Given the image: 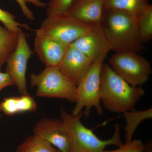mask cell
Wrapping results in <instances>:
<instances>
[{"label": "cell", "instance_id": "obj_19", "mask_svg": "<svg viewBox=\"0 0 152 152\" xmlns=\"http://www.w3.org/2000/svg\"><path fill=\"white\" fill-rule=\"evenodd\" d=\"M138 32L142 44H146L152 38V6L150 4L137 16Z\"/></svg>", "mask_w": 152, "mask_h": 152}, {"label": "cell", "instance_id": "obj_22", "mask_svg": "<svg viewBox=\"0 0 152 152\" xmlns=\"http://www.w3.org/2000/svg\"><path fill=\"white\" fill-rule=\"evenodd\" d=\"M16 1L20 6L23 15L27 19L31 21L35 20V18L32 11L28 7L27 3L32 4L36 7L42 8L47 7V4L41 1L40 0H16Z\"/></svg>", "mask_w": 152, "mask_h": 152}, {"label": "cell", "instance_id": "obj_8", "mask_svg": "<svg viewBox=\"0 0 152 152\" xmlns=\"http://www.w3.org/2000/svg\"><path fill=\"white\" fill-rule=\"evenodd\" d=\"M33 54L25 33L21 31L18 34L16 48L7 61L5 72L10 74L19 93L27 94L26 74L28 62Z\"/></svg>", "mask_w": 152, "mask_h": 152}, {"label": "cell", "instance_id": "obj_1", "mask_svg": "<svg viewBox=\"0 0 152 152\" xmlns=\"http://www.w3.org/2000/svg\"><path fill=\"white\" fill-rule=\"evenodd\" d=\"M104 32L115 53L145 50L139 39L137 17L126 11L109 9L105 10L101 24Z\"/></svg>", "mask_w": 152, "mask_h": 152}, {"label": "cell", "instance_id": "obj_10", "mask_svg": "<svg viewBox=\"0 0 152 152\" xmlns=\"http://www.w3.org/2000/svg\"><path fill=\"white\" fill-rule=\"evenodd\" d=\"M39 136L61 152H69V138L62 119L45 118L38 121L33 129Z\"/></svg>", "mask_w": 152, "mask_h": 152}, {"label": "cell", "instance_id": "obj_5", "mask_svg": "<svg viewBox=\"0 0 152 152\" xmlns=\"http://www.w3.org/2000/svg\"><path fill=\"white\" fill-rule=\"evenodd\" d=\"M97 25L84 23L65 12L47 16L36 34L69 45Z\"/></svg>", "mask_w": 152, "mask_h": 152}, {"label": "cell", "instance_id": "obj_25", "mask_svg": "<svg viewBox=\"0 0 152 152\" xmlns=\"http://www.w3.org/2000/svg\"><path fill=\"white\" fill-rule=\"evenodd\" d=\"M145 152H152V140H150L145 145Z\"/></svg>", "mask_w": 152, "mask_h": 152}, {"label": "cell", "instance_id": "obj_4", "mask_svg": "<svg viewBox=\"0 0 152 152\" xmlns=\"http://www.w3.org/2000/svg\"><path fill=\"white\" fill-rule=\"evenodd\" d=\"M31 87H36V96L64 99L75 103L77 86L58 66L46 67L40 73L30 75Z\"/></svg>", "mask_w": 152, "mask_h": 152}, {"label": "cell", "instance_id": "obj_16", "mask_svg": "<svg viewBox=\"0 0 152 152\" xmlns=\"http://www.w3.org/2000/svg\"><path fill=\"white\" fill-rule=\"evenodd\" d=\"M18 34L0 25V71L16 48Z\"/></svg>", "mask_w": 152, "mask_h": 152}, {"label": "cell", "instance_id": "obj_6", "mask_svg": "<svg viewBox=\"0 0 152 152\" xmlns=\"http://www.w3.org/2000/svg\"><path fill=\"white\" fill-rule=\"evenodd\" d=\"M103 64L94 63L77 86L76 104L72 111V115H78L85 108L84 115L87 119L93 107L99 115L103 114L101 105V75Z\"/></svg>", "mask_w": 152, "mask_h": 152}, {"label": "cell", "instance_id": "obj_18", "mask_svg": "<svg viewBox=\"0 0 152 152\" xmlns=\"http://www.w3.org/2000/svg\"><path fill=\"white\" fill-rule=\"evenodd\" d=\"M15 152H61L48 142L35 134L29 136Z\"/></svg>", "mask_w": 152, "mask_h": 152}, {"label": "cell", "instance_id": "obj_11", "mask_svg": "<svg viewBox=\"0 0 152 152\" xmlns=\"http://www.w3.org/2000/svg\"><path fill=\"white\" fill-rule=\"evenodd\" d=\"M94 64L84 54L69 45L58 67L77 86Z\"/></svg>", "mask_w": 152, "mask_h": 152}, {"label": "cell", "instance_id": "obj_14", "mask_svg": "<svg viewBox=\"0 0 152 152\" xmlns=\"http://www.w3.org/2000/svg\"><path fill=\"white\" fill-rule=\"evenodd\" d=\"M37 105L34 99L29 94L10 97L3 99L0 103V110L5 115L13 116L27 112H34Z\"/></svg>", "mask_w": 152, "mask_h": 152}, {"label": "cell", "instance_id": "obj_9", "mask_svg": "<svg viewBox=\"0 0 152 152\" xmlns=\"http://www.w3.org/2000/svg\"><path fill=\"white\" fill-rule=\"evenodd\" d=\"M84 54L94 63H104L111 46L101 25L94 28L70 44Z\"/></svg>", "mask_w": 152, "mask_h": 152}, {"label": "cell", "instance_id": "obj_7", "mask_svg": "<svg viewBox=\"0 0 152 152\" xmlns=\"http://www.w3.org/2000/svg\"><path fill=\"white\" fill-rule=\"evenodd\" d=\"M108 62L117 75L133 86L146 83L152 72L149 62L136 52L115 53Z\"/></svg>", "mask_w": 152, "mask_h": 152}, {"label": "cell", "instance_id": "obj_15", "mask_svg": "<svg viewBox=\"0 0 152 152\" xmlns=\"http://www.w3.org/2000/svg\"><path fill=\"white\" fill-rule=\"evenodd\" d=\"M123 117L126 121V125L124 128L125 131V142L132 140L133 135L139 125L145 120L151 119V108L143 111L137 110L134 108L130 111L123 113Z\"/></svg>", "mask_w": 152, "mask_h": 152}, {"label": "cell", "instance_id": "obj_13", "mask_svg": "<svg viewBox=\"0 0 152 152\" xmlns=\"http://www.w3.org/2000/svg\"><path fill=\"white\" fill-rule=\"evenodd\" d=\"M67 12L84 23L101 25L105 12L104 0H75Z\"/></svg>", "mask_w": 152, "mask_h": 152}, {"label": "cell", "instance_id": "obj_20", "mask_svg": "<svg viewBox=\"0 0 152 152\" xmlns=\"http://www.w3.org/2000/svg\"><path fill=\"white\" fill-rule=\"evenodd\" d=\"M0 22H1L8 30L14 33L18 34L23 28L31 30L28 25L22 24L16 20L15 17L8 11L4 10L0 8Z\"/></svg>", "mask_w": 152, "mask_h": 152}, {"label": "cell", "instance_id": "obj_21", "mask_svg": "<svg viewBox=\"0 0 152 152\" xmlns=\"http://www.w3.org/2000/svg\"><path fill=\"white\" fill-rule=\"evenodd\" d=\"M75 0H49L47 4V16L65 12Z\"/></svg>", "mask_w": 152, "mask_h": 152}, {"label": "cell", "instance_id": "obj_23", "mask_svg": "<svg viewBox=\"0 0 152 152\" xmlns=\"http://www.w3.org/2000/svg\"><path fill=\"white\" fill-rule=\"evenodd\" d=\"M118 149L103 152H145V145L140 140H132L123 144Z\"/></svg>", "mask_w": 152, "mask_h": 152}, {"label": "cell", "instance_id": "obj_2", "mask_svg": "<svg viewBox=\"0 0 152 152\" xmlns=\"http://www.w3.org/2000/svg\"><path fill=\"white\" fill-rule=\"evenodd\" d=\"M145 94L141 87L131 86L104 63L101 75V102L112 113H124L134 108Z\"/></svg>", "mask_w": 152, "mask_h": 152}, {"label": "cell", "instance_id": "obj_24", "mask_svg": "<svg viewBox=\"0 0 152 152\" xmlns=\"http://www.w3.org/2000/svg\"><path fill=\"white\" fill-rule=\"evenodd\" d=\"M14 85L13 81L10 74L0 71V92L6 87Z\"/></svg>", "mask_w": 152, "mask_h": 152}, {"label": "cell", "instance_id": "obj_26", "mask_svg": "<svg viewBox=\"0 0 152 152\" xmlns=\"http://www.w3.org/2000/svg\"><path fill=\"white\" fill-rule=\"evenodd\" d=\"M1 110H0V118H1Z\"/></svg>", "mask_w": 152, "mask_h": 152}, {"label": "cell", "instance_id": "obj_12", "mask_svg": "<svg viewBox=\"0 0 152 152\" xmlns=\"http://www.w3.org/2000/svg\"><path fill=\"white\" fill-rule=\"evenodd\" d=\"M69 45L36 34L34 50L46 67L58 66Z\"/></svg>", "mask_w": 152, "mask_h": 152}, {"label": "cell", "instance_id": "obj_3", "mask_svg": "<svg viewBox=\"0 0 152 152\" xmlns=\"http://www.w3.org/2000/svg\"><path fill=\"white\" fill-rule=\"evenodd\" d=\"M61 117L69 138V152H103L106 147L115 145L118 147L123 143L121 137V128L118 123L115 125V130L111 138L102 140L92 130L82 124L81 118L83 113L72 115L67 113L64 107L60 109Z\"/></svg>", "mask_w": 152, "mask_h": 152}, {"label": "cell", "instance_id": "obj_17", "mask_svg": "<svg viewBox=\"0 0 152 152\" xmlns=\"http://www.w3.org/2000/svg\"><path fill=\"white\" fill-rule=\"evenodd\" d=\"M149 4L148 0H104L105 10L109 9L121 10L137 17Z\"/></svg>", "mask_w": 152, "mask_h": 152}]
</instances>
